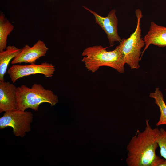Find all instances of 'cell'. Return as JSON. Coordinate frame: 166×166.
Listing matches in <instances>:
<instances>
[{"mask_svg":"<svg viewBox=\"0 0 166 166\" xmlns=\"http://www.w3.org/2000/svg\"><path fill=\"white\" fill-rule=\"evenodd\" d=\"M145 123L144 129L137 130L127 145L128 166H161L165 160L156 154L159 129L152 128L148 119Z\"/></svg>","mask_w":166,"mask_h":166,"instance_id":"cell-1","label":"cell"},{"mask_svg":"<svg viewBox=\"0 0 166 166\" xmlns=\"http://www.w3.org/2000/svg\"><path fill=\"white\" fill-rule=\"evenodd\" d=\"M101 45H95L86 48L83 52L82 61L88 71L93 73L103 66L109 67L123 73L125 64L119 45L113 50L108 51Z\"/></svg>","mask_w":166,"mask_h":166,"instance_id":"cell-2","label":"cell"},{"mask_svg":"<svg viewBox=\"0 0 166 166\" xmlns=\"http://www.w3.org/2000/svg\"><path fill=\"white\" fill-rule=\"evenodd\" d=\"M16 96L17 109L23 111L30 108L37 111L42 103H49L53 106L59 101L58 97L52 91L36 83L31 88L24 85L17 87Z\"/></svg>","mask_w":166,"mask_h":166,"instance_id":"cell-3","label":"cell"},{"mask_svg":"<svg viewBox=\"0 0 166 166\" xmlns=\"http://www.w3.org/2000/svg\"><path fill=\"white\" fill-rule=\"evenodd\" d=\"M135 13L137 19L135 30L128 38L122 39L119 45L125 64L131 69L140 67L139 63L142 54L141 49L145 45L144 39L141 38L140 20L143 17L142 13L139 9H136Z\"/></svg>","mask_w":166,"mask_h":166,"instance_id":"cell-4","label":"cell"},{"mask_svg":"<svg viewBox=\"0 0 166 166\" xmlns=\"http://www.w3.org/2000/svg\"><path fill=\"white\" fill-rule=\"evenodd\" d=\"M33 118L31 112L17 109L9 110L5 112L0 118V129L11 127L14 136L23 137L26 132L30 131V124Z\"/></svg>","mask_w":166,"mask_h":166,"instance_id":"cell-5","label":"cell"},{"mask_svg":"<svg viewBox=\"0 0 166 166\" xmlns=\"http://www.w3.org/2000/svg\"><path fill=\"white\" fill-rule=\"evenodd\" d=\"M55 70L53 65L47 62L40 64L32 63L27 65L14 64L8 69L7 73L14 83L18 79L31 75L40 74L46 77H50L53 76Z\"/></svg>","mask_w":166,"mask_h":166,"instance_id":"cell-6","label":"cell"},{"mask_svg":"<svg viewBox=\"0 0 166 166\" xmlns=\"http://www.w3.org/2000/svg\"><path fill=\"white\" fill-rule=\"evenodd\" d=\"M83 7L94 15L96 23L100 26L106 34L110 46H113L115 42H121L122 39L118 34V20L115 9L112 10L107 16L104 17L86 7Z\"/></svg>","mask_w":166,"mask_h":166,"instance_id":"cell-7","label":"cell"},{"mask_svg":"<svg viewBox=\"0 0 166 166\" xmlns=\"http://www.w3.org/2000/svg\"><path fill=\"white\" fill-rule=\"evenodd\" d=\"M48 49L44 42L41 40H38L32 47L26 44L12 60L11 63L13 65L22 62L35 63L37 59L45 56Z\"/></svg>","mask_w":166,"mask_h":166,"instance_id":"cell-8","label":"cell"},{"mask_svg":"<svg viewBox=\"0 0 166 166\" xmlns=\"http://www.w3.org/2000/svg\"><path fill=\"white\" fill-rule=\"evenodd\" d=\"M17 89L13 83L0 81V113L17 109Z\"/></svg>","mask_w":166,"mask_h":166,"instance_id":"cell-9","label":"cell"},{"mask_svg":"<svg viewBox=\"0 0 166 166\" xmlns=\"http://www.w3.org/2000/svg\"><path fill=\"white\" fill-rule=\"evenodd\" d=\"M144 48L140 57L151 44L159 47H166V27L159 25L152 22L149 31L144 38Z\"/></svg>","mask_w":166,"mask_h":166,"instance_id":"cell-10","label":"cell"},{"mask_svg":"<svg viewBox=\"0 0 166 166\" xmlns=\"http://www.w3.org/2000/svg\"><path fill=\"white\" fill-rule=\"evenodd\" d=\"M6 49L0 52V81H4V75L9 64L21 51L22 48H18L14 46L9 45Z\"/></svg>","mask_w":166,"mask_h":166,"instance_id":"cell-11","label":"cell"},{"mask_svg":"<svg viewBox=\"0 0 166 166\" xmlns=\"http://www.w3.org/2000/svg\"><path fill=\"white\" fill-rule=\"evenodd\" d=\"M149 97L154 99L155 104L160 110V117L156 124V126L166 125V104L162 93L159 88H156L154 92L150 94Z\"/></svg>","mask_w":166,"mask_h":166,"instance_id":"cell-12","label":"cell"},{"mask_svg":"<svg viewBox=\"0 0 166 166\" xmlns=\"http://www.w3.org/2000/svg\"><path fill=\"white\" fill-rule=\"evenodd\" d=\"M12 25L4 15H0V52L5 50L7 47L8 36L14 29Z\"/></svg>","mask_w":166,"mask_h":166,"instance_id":"cell-13","label":"cell"},{"mask_svg":"<svg viewBox=\"0 0 166 166\" xmlns=\"http://www.w3.org/2000/svg\"><path fill=\"white\" fill-rule=\"evenodd\" d=\"M157 142L160 155L166 160V130L164 128L159 129Z\"/></svg>","mask_w":166,"mask_h":166,"instance_id":"cell-14","label":"cell"}]
</instances>
